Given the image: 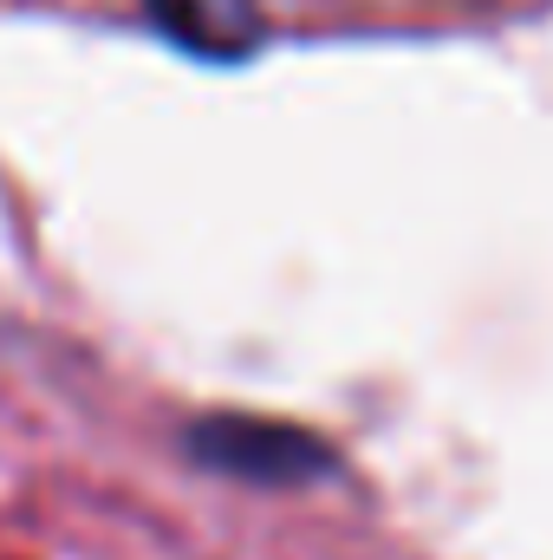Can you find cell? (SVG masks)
<instances>
[{
  "mask_svg": "<svg viewBox=\"0 0 553 560\" xmlns=\"http://www.w3.org/2000/svg\"><path fill=\"white\" fill-rule=\"evenodd\" d=\"M183 450L189 463L255 482V489H306L319 476L339 469V450L286 418H261V411H209V418L183 423Z\"/></svg>",
  "mask_w": 553,
  "mask_h": 560,
  "instance_id": "6da1fadb",
  "label": "cell"
}]
</instances>
